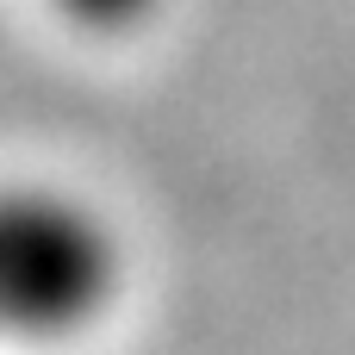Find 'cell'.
<instances>
[{
	"mask_svg": "<svg viewBox=\"0 0 355 355\" xmlns=\"http://www.w3.org/2000/svg\"><path fill=\"white\" fill-rule=\"evenodd\" d=\"M50 6L69 12L75 25H87V31H131L156 12V0H50Z\"/></svg>",
	"mask_w": 355,
	"mask_h": 355,
	"instance_id": "2",
	"label": "cell"
},
{
	"mask_svg": "<svg viewBox=\"0 0 355 355\" xmlns=\"http://www.w3.org/2000/svg\"><path fill=\"white\" fill-rule=\"evenodd\" d=\"M125 293L119 225L56 181L0 187V343L50 349L94 331Z\"/></svg>",
	"mask_w": 355,
	"mask_h": 355,
	"instance_id": "1",
	"label": "cell"
}]
</instances>
